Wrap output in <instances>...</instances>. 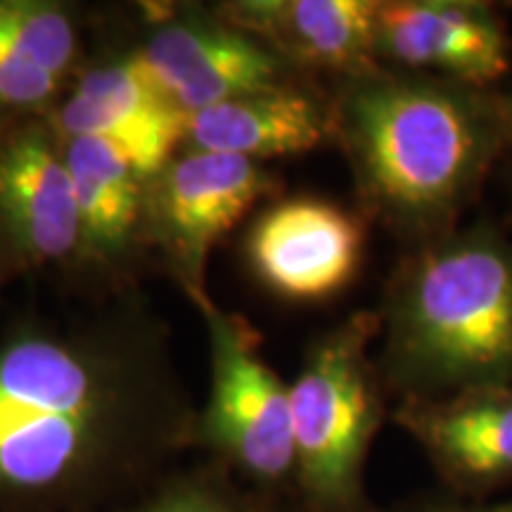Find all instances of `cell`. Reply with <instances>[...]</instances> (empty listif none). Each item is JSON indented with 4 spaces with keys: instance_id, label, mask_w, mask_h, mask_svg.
I'll use <instances>...</instances> for the list:
<instances>
[{
    "instance_id": "obj_2",
    "label": "cell",
    "mask_w": 512,
    "mask_h": 512,
    "mask_svg": "<svg viewBox=\"0 0 512 512\" xmlns=\"http://www.w3.org/2000/svg\"><path fill=\"white\" fill-rule=\"evenodd\" d=\"M332 117L366 202L408 230L458 214L512 131L477 88L380 69L349 79Z\"/></svg>"
},
{
    "instance_id": "obj_11",
    "label": "cell",
    "mask_w": 512,
    "mask_h": 512,
    "mask_svg": "<svg viewBox=\"0 0 512 512\" xmlns=\"http://www.w3.org/2000/svg\"><path fill=\"white\" fill-rule=\"evenodd\" d=\"M138 55L185 117L240 95L290 83V64L223 19L164 24Z\"/></svg>"
},
{
    "instance_id": "obj_17",
    "label": "cell",
    "mask_w": 512,
    "mask_h": 512,
    "mask_svg": "<svg viewBox=\"0 0 512 512\" xmlns=\"http://www.w3.org/2000/svg\"><path fill=\"white\" fill-rule=\"evenodd\" d=\"M119 512H235L216 479L204 475L162 477Z\"/></svg>"
},
{
    "instance_id": "obj_7",
    "label": "cell",
    "mask_w": 512,
    "mask_h": 512,
    "mask_svg": "<svg viewBox=\"0 0 512 512\" xmlns=\"http://www.w3.org/2000/svg\"><path fill=\"white\" fill-rule=\"evenodd\" d=\"M81 223L57 133L19 126L0 138V275L79 256Z\"/></svg>"
},
{
    "instance_id": "obj_10",
    "label": "cell",
    "mask_w": 512,
    "mask_h": 512,
    "mask_svg": "<svg viewBox=\"0 0 512 512\" xmlns=\"http://www.w3.org/2000/svg\"><path fill=\"white\" fill-rule=\"evenodd\" d=\"M55 133L107 140L140 174L155 178L183 143L185 114L136 53L83 74L57 112Z\"/></svg>"
},
{
    "instance_id": "obj_8",
    "label": "cell",
    "mask_w": 512,
    "mask_h": 512,
    "mask_svg": "<svg viewBox=\"0 0 512 512\" xmlns=\"http://www.w3.org/2000/svg\"><path fill=\"white\" fill-rule=\"evenodd\" d=\"M366 233L354 214L316 197L273 204L249 230L247 259L268 290L292 302H323L351 283Z\"/></svg>"
},
{
    "instance_id": "obj_5",
    "label": "cell",
    "mask_w": 512,
    "mask_h": 512,
    "mask_svg": "<svg viewBox=\"0 0 512 512\" xmlns=\"http://www.w3.org/2000/svg\"><path fill=\"white\" fill-rule=\"evenodd\" d=\"M195 304L211 349V394L195 441L256 482H280L294 472L290 387L259 356V337L245 320L221 311L209 294Z\"/></svg>"
},
{
    "instance_id": "obj_9",
    "label": "cell",
    "mask_w": 512,
    "mask_h": 512,
    "mask_svg": "<svg viewBox=\"0 0 512 512\" xmlns=\"http://www.w3.org/2000/svg\"><path fill=\"white\" fill-rule=\"evenodd\" d=\"M377 62L439 74L441 81L486 88L510 67V43L489 5L472 0L377 3Z\"/></svg>"
},
{
    "instance_id": "obj_14",
    "label": "cell",
    "mask_w": 512,
    "mask_h": 512,
    "mask_svg": "<svg viewBox=\"0 0 512 512\" xmlns=\"http://www.w3.org/2000/svg\"><path fill=\"white\" fill-rule=\"evenodd\" d=\"M401 420L456 477H512V387L470 389L441 401L415 399Z\"/></svg>"
},
{
    "instance_id": "obj_3",
    "label": "cell",
    "mask_w": 512,
    "mask_h": 512,
    "mask_svg": "<svg viewBox=\"0 0 512 512\" xmlns=\"http://www.w3.org/2000/svg\"><path fill=\"white\" fill-rule=\"evenodd\" d=\"M389 361L420 394L512 387V245L467 233L422 252L392 299Z\"/></svg>"
},
{
    "instance_id": "obj_16",
    "label": "cell",
    "mask_w": 512,
    "mask_h": 512,
    "mask_svg": "<svg viewBox=\"0 0 512 512\" xmlns=\"http://www.w3.org/2000/svg\"><path fill=\"white\" fill-rule=\"evenodd\" d=\"M0 46L62 79L79 53L72 17L55 3L0 0Z\"/></svg>"
},
{
    "instance_id": "obj_15",
    "label": "cell",
    "mask_w": 512,
    "mask_h": 512,
    "mask_svg": "<svg viewBox=\"0 0 512 512\" xmlns=\"http://www.w3.org/2000/svg\"><path fill=\"white\" fill-rule=\"evenodd\" d=\"M62 150L79 209V256L98 264L124 259L143 238L150 178L107 140L67 138Z\"/></svg>"
},
{
    "instance_id": "obj_19",
    "label": "cell",
    "mask_w": 512,
    "mask_h": 512,
    "mask_svg": "<svg viewBox=\"0 0 512 512\" xmlns=\"http://www.w3.org/2000/svg\"><path fill=\"white\" fill-rule=\"evenodd\" d=\"M496 512H512V503H505V505H501V508H498Z\"/></svg>"
},
{
    "instance_id": "obj_13",
    "label": "cell",
    "mask_w": 512,
    "mask_h": 512,
    "mask_svg": "<svg viewBox=\"0 0 512 512\" xmlns=\"http://www.w3.org/2000/svg\"><path fill=\"white\" fill-rule=\"evenodd\" d=\"M335 131V117L302 88L275 86L240 95L185 117V150L264 162L316 150Z\"/></svg>"
},
{
    "instance_id": "obj_18",
    "label": "cell",
    "mask_w": 512,
    "mask_h": 512,
    "mask_svg": "<svg viewBox=\"0 0 512 512\" xmlns=\"http://www.w3.org/2000/svg\"><path fill=\"white\" fill-rule=\"evenodd\" d=\"M62 79L0 46V110L34 112L53 98Z\"/></svg>"
},
{
    "instance_id": "obj_12",
    "label": "cell",
    "mask_w": 512,
    "mask_h": 512,
    "mask_svg": "<svg viewBox=\"0 0 512 512\" xmlns=\"http://www.w3.org/2000/svg\"><path fill=\"white\" fill-rule=\"evenodd\" d=\"M375 0H240L221 10L285 64L332 69L349 79L377 72Z\"/></svg>"
},
{
    "instance_id": "obj_1",
    "label": "cell",
    "mask_w": 512,
    "mask_h": 512,
    "mask_svg": "<svg viewBox=\"0 0 512 512\" xmlns=\"http://www.w3.org/2000/svg\"><path fill=\"white\" fill-rule=\"evenodd\" d=\"M143 304L19 320L0 337V512H119L195 441Z\"/></svg>"
},
{
    "instance_id": "obj_6",
    "label": "cell",
    "mask_w": 512,
    "mask_h": 512,
    "mask_svg": "<svg viewBox=\"0 0 512 512\" xmlns=\"http://www.w3.org/2000/svg\"><path fill=\"white\" fill-rule=\"evenodd\" d=\"M271 190L273 178L256 162L197 150H185L150 178L143 235L162 247L192 302L207 297L211 249Z\"/></svg>"
},
{
    "instance_id": "obj_4",
    "label": "cell",
    "mask_w": 512,
    "mask_h": 512,
    "mask_svg": "<svg viewBox=\"0 0 512 512\" xmlns=\"http://www.w3.org/2000/svg\"><path fill=\"white\" fill-rule=\"evenodd\" d=\"M375 318H351L318 339L290 384L294 475L318 508L351 505L377 422L368 344Z\"/></svg>"
}]
</instances>
